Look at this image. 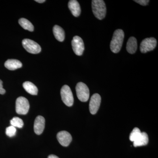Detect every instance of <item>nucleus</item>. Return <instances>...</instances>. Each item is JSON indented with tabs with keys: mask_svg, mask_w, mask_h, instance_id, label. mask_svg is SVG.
<instances>
[{
	"mask_svg": "<svg viewBox=\"0 0 158 158\" xmlns=\"http://www.w3.org/2000/svg\"><path fill=\"white\" fill-rule=\"evenodd\" d=\"M6 90L3 88V82L0 80V94H4L6 93Z\"/></svg>",
	"mask_w": 158,
	"mask_h": 158,
	"instance_id": "obj_23",
	"label": "nucleus"
},
{
	"mask_svg": "<svg viewBox=\"0 0 158 158\" xmlns=\"http://www.w3.org/2000/svg\"><path fill=\"white\" fill-rule=\"evenodd\" d=\"M68 7L75 17H78L81 13L80 4L76 0H71L68 3Z\"/></svg>",
	"mask_w": 158,
	"mask_h": 158,
	"instance_id": "obj_12",
	"label": "nucleus"
},
{
	"mask_svg": "<svg viewBox=\"0 0 158 158\" xmlns=\"http://www.w3.org/2000/svg\"><path fill=\"white\" fill-rule=\"evenodd\" d=\"M35 1L38 3H42L46 1H45V0H36V1Z\"/></svg>",
	"mask_w": 158,
	"mask_h": 158,
	"instance_id": "obj_25",
	"label": "nucleus"
},
{
	"mask_svg": "<svg viewBox=\"0 0 158 158\" xmlns=\"http://www.w3.org/2000/svg\"><path fill=\"white\" fill-rule=\"evenodd\" d=\"M22 63L17 59H8L5 63L6 68L10 70H14L22 67Z\"/></svg>",
	"mask_w": 158,
	"mask_h": 158,
	"instance_id": "obj_13",
	"label": "nucleus"
},
{
	"mask_svg": "<svg viewBox=\"0 0 158 158\" xmlns=\"http://www.w3.org/2000/svg\"><path fill=\"white\" fill-rule=\"evenodd\" d=\"M19 23L20 25L25 30H27L31 32L34 31V26L28 20L25 18H21L19 20Z\"/></svg>",
	"mask_w": 158,
	"mask_h": 158,
	"instance_id": "obj_18",
	"label": "nucleus"
},
{
	"mask_svg": "<svg viewBox=\"0 0 158 158\" xmlns=\"http://www.w3.org/2000/svg\"><path fill=\"white\" fill-rule=\"evenodd\" d=\"M54 36L58 41L62 42L65 39V32L60 26L55 25L53 29Z\"/></svg>",
	"mask_w": 158,
	"mask_h": 158,
	"instance_id": "obj_16",
	"label": "nucleus"
},
{
	"mask_svg": "<svg viewBox=\"0 0 158 158\" xmlns=\"http://www.w3.org/2000/svg\"><path fill=\"white\" fill-rule=\"evenodd\" d=\"M23 87L28 93L32 95H37L38 93V89L37 87L32 82H25L23 84Z\"/></svg>",
	"mask_w": 158,
	"mask_h": 158,
	"instance_id": "obj_17",
	"label": "nucleus"
},
{
	"mask_svg": "<svg viewBox=\"0 0 158 158\" xmlns=\"http://www.w3.org/2000/svg\"><path fill=\"white\" fill-rule=\"evenodd\" d=\"M22 44L24 48L30 53L38 54L41 52L40 46L34 40L29 39L23 40Z\"/></svg>",
	"mask_w": 158,
	"mask_h": 158,
	"instance_id": "obj_6",
	"label": "nucleus"
},
{
	"mask_svg": "<svg viewBox=\"0 0 158 158\" xmlns=\"http://www.w3.org/2000/svg\"><path fill=\"white\" fill-rule=\"evenodd\" d=\"M141 133V131L138 128L135 127L130 134L129 138L130 141L133 142L135 141L140 136Z\"/></svg>",
	"mask_w": 158,
	"mask_h": 158,
	"instance_id": "obj_20",
	"label": "nucleus"
},
{
	"mask_svg": "<svg viewBox=\"0 0 158 158\" xmlns=\"http://www.w3.org/2000/svg\"><path fill=\"white\" fill-rule=\"evenodd\" d=\"M72 46L75 54L77 56H81L85 50V45L82 38L77 36L74 37L72 40Z\"/></svg>",
	"mask_w": 158,
	"mask_h": 158,
	"instance_id": "obj_8",
	"label": "nucleus"
},
{
	"mask_svg": "<svg viewBox=\"0 0 158 158\" xmlns=\"http://www.w3.org/2000/svg\"><path fill=\"white\" fill-rule=\"evenodd\" d=\"M16 129L14 127L11 126L6 128V134L9 137H12L14 136L16 134Z\"/></svg>",
	"mask_w": 158,
	"mask_h": 158,
	"instance_id": "obj_21",
	"label": "nucleus"
},
{
	"mask_svg": "<svg viewBox=\"0 0 158 158\" xmlns=\"http://www.w3.org/2000/svg\"><path fill=\"white\" fill-rule=\"evenodd\" d=\"M156 40L153 37L145 38L142 40L140 45V51L141 53H145L154 49L156 46Z\"/></svg>",
	"mask_w": 158,
	"mask_h": 158,
	"instance_id": "obj_7",
	"label": "nucleus"
},
{
	"mask_svg": "<svg viewBox=\"0 0 158 158\" xmlns=\"http://www.w3.org/2000/svg\"><path fill=\"white\" fill-rule=\"evenodd\" d=\"M30 109L28 100L23 97H19L16 99L15 110L16 113L20 115H26Z\"/></svg>",
	"mask_w": 158,
	"mask_h": 158,
	"instance_id": "obj_4",
	"label": "nucleus"
},
{
	"mask_svg": "<svg viewBox=\"0 0 158 158\" xmlns=\"http://www.w3.org/2000/svg\"><path fill=\"white\" fill-rule=\"evenodd\" d=\"M45 120L44 117L38 116L35 118L34 123V131L37 135H40L43 132L45 127Z\"/></svg>",
	"mask_w": 158,
	"mask_h": 158,
	"instance_id": "obj_11",
	"label": "nucleus"
},
{
	"mask_svg": "<svg viewBox=\"0 0 158 158\" xmlns=\"http://www.w3.org/2000/svg\"><path fill=\"white\" fill-rule=\"evenodd\" d=\"M148 142V135L146 133L141 132L140 136L135 141H134L133 144L135 147L144 146L147 145Z\"/></svg>",
	"mask_w": 158,
	"mask_h": 158,
	"instance_id": "obj_14",
	"label": "nucleus"
},
{
	"mask_svg": "<svg viewBox=\"0 0 158 158\" xmlns=\"http://www.w3.org/2000/svg\"><path fill=\"white\" fill-rule=\"evenodd\" d=\"M92 9L94 16L98 19H103L106 13V8L105 2L102 0H93Z\"/></svg>",
	"mask_w": 158,
	"mask_h": 158,
	"instance_id": "obj_2",
	"label": "nucleus"
},
{
	"mask_svg": "<svg viewBox=\"0 0 158 158\" xmlns=\"http://www.w3.org/2000/svg\"><path fill=\"white\" fill-rule=\"evenodd\" d=\"M77 95L79 100L82 102H86L88 101L90 95L89 88L84 83L79 82L76 87Z\"/></svg>",
	"mask_w": 158,
	"mask_h": 158,
	"instance_id": "obj_3",
	"label": "nucleus"
},
{
	"mask_svg": "<svg viewBox=\"0 0 158 158\" xmlns=\"http://www.w3.org/2000/svg\"><path fill=\"white\" fill-rule=\"evenodd\" d=\"M60 93L61 98L64 103L69 107L72 106L73 105L74 98L72 92L69 86L64 85L61 88Z\"/></svg>",
	"mask_w": 158,
	"mask_h": 158,
	"instance_id": "obj_5",
	"label": "nucleus"
},
{
	"mask_svg": "<svg viewBox=\"0 0 158 158\" xmlns=\"http://www.w3.org/2000/svg\"><path fill=\"white\" fill-rule=\"evenodd\" d=\"M58 141L62 146L67 147L72 141L71 135L66 131L59 132L57 135Z\"/></svg>",
	"mask_w": 158,
	"mask_h": 158,
	"instance_id": "obj_10",
	"label": "nucleus"
},
{
	"mask_svg": "<svg viewBox=\"0 0 158 158\" xmlns=\"http://www.w3.org/2000/svg\"><path fill=\"white\" fill-rule=\"evenodd\" d=\"M10 123L14 127L22 128L23 126L24 123L22 119L18 117H14L10 121Z\"/></svg>",
	"mask_w": 158,
	"mask_h": 158,
	"instance_id": "obj_19",
	"label": "nucleus"
},
{
	"mask_svg": "<svg viewBox=\"0 0 158 158\" xmlns=\"http://www.w3.org/2000/svg\"><path fill=\"white\" fill-rule=\"evenodd\" d=\"M127 50L130 54H134L137 49V41L135 37H130L128 40L126 47Z\"/></svg>",
	"mask_w": 158,
	"mask_h": 158,
	"instance_id": "obj_15",
	"label": "nucleus"
},
{
	"mask_svg": "<svg viewBox=\"0 0 158 158\" xmlns=\"http://www.w3.org/2000/svg\"><path fill=\"white\" fill-rule=\"evenodd\" d=\"M124 34L120 29L116 30L113 34V38L110 43V49L113 52L117 53L120 51L124 39Z\"/></svg>",
	"mask_w": 158,
	"mask_h": 158,
	"instance_id": "obj_1",
	"label": "nucleus"
},
{
	"mask_svg": "<svg viewBox=\"0 0 158 158\" xmlns=\"http://www.w3.org/2000/svg\"><path fill=\"white\" fill-rule=\"evenodd\" d=\"M134 2L140 4L141 6H147L149 3V1L148 0H135Z\"/></svg>",
	"mask_w": 158,
	"mask_h": 158,
	"instance_id": "obj_22",
	"label": "nucleus"
},
{
	"mask_svg": "<svg viewBox=\"0 0 158 158\" xmlns=\"http://www.w3.org/2000/svg\"><path fill=\"white\" fill-rule=\"evenodd\" d=\"M101 102V97L98 94H94L90 98L89 110L91 114L94 115L98 111Z\"/></svg>",
	"mask_w": 158,
	"mask_h": 158,
	"instance_id": "obj_9",
	"label": "nucleus"
},
{
	"mask_svg": "<svg viewBox=\"0 0 158 158\" xmlns=\"http://www.w3.org/2000/svg\"><path fill=\"white\" fill-rule=\"evenodd\" d=\"M48 158H59L57 156L54 155H51L49 156Z\"/></svg>",
	"mask_w": 158,
	"mask_h": 158,
	"instance_id": "obj_24",
	"label": "nucleus"
}]
</instances>
